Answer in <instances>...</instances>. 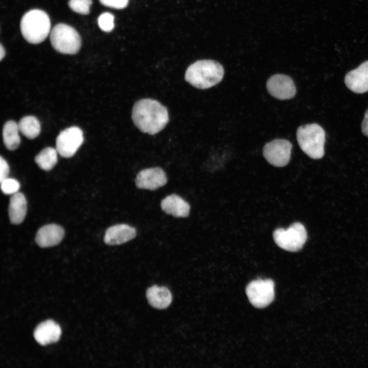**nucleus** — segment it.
<instances>
[{
    "label": "nucleus",
    "instance_id": "f257e3e1",
    "mask_svg": "<svg viewBox=\"0 0 368 368\" xmlns=\"http://www.w3.org/2000/svg\"><path fill=\"white\" fill-rule=\"evenodd\" d=\"M131 118L142 132L151 135L163 130L169 122L167 108L157 100L142 99L133 105Z\"/></svg>",
    "mask_w": 368,
    "mask_h": 368
},
{
    "label": "nucleus",
    "instance_id": "f03ea898",
    "mask_svg": "<svg viewBox=\"0 0 368 368\" xmlns=\"http://www.w3.org/2000/svg\"><path fill=\"white\" fill-rule=\"evenodd\" d=\"M224 73V68L219 62L212 60H200L187 68L185 79L194 87L204 89L219 83Z\"/></svg>",
    "mask_w": 368,
    "mask_h": 368
},
{
    "label": "nucleus",
    "instance_id": "7ed1b4c3",
    "mask_svg": "<svg viewBox=\"0 0 368 368\" xmlns=\"http://www.w3.org/2000/svg\"><path fill=\"white\" fill-rule=\"evenodd\" d=\"M20 28L22 36L28 42L38 44L50 34V19L44 11L32 9L22 16Z\"/></svg>",
    "mask_w": 368,
    "mask_h": 368
},
{
    "label": "nucleus",
    "instance_id": "20e7f679",
    "mask_svg": "<svg viewBox=\"0 0 368 368\" xmlns=\"http://www.w3.org/2000/svg\"><path fill=\"white\" fill-rule=\"evenodd\" d=\"M326 133L324 129L316 123L300 126L296 131V139L302 150L312 159H320L325 154Z\"/></svg>",
    "mask_w": 368,
    "mask_h": 368
},
{
    "label": "nucleus",
    "instance_id": "39448f33",
    "mask_svg": "<svg viewBox=\"0 0 368 368\" xmlns=\"http://www.w3.org/2000/svg\"><path fill=\"white\" fill-rule=\"evenodd\" d=\"M50 38L53 48L62 54H75L81 48V40L78 32L65 24L55 25L51 31Z\"/></svg>",
    "mask_w": 368,
    "mask_h": 368
},
{
    "label": "nucleus",
    "instance_id": "423d86ee",
    "mask_svg": "<svg viewBox=\"0 0 368 368\" xmlns=\"http://www.w3.org/2000/svg\"><path fill=\"white\" fill-rule=\"evenodd\" d=\"M273 238L276 244L280 248L295 252L304 246L307 239V234L303 224L295 222L287 229H276L273 233Z\"/></svg>",
    "mask_w": 368,
    "mask_h": 368
},
{
    "label": "nucleus",
    "instance_id": "0eeeda50",
    "mask_svg": "<svg viewBox=\"0 0 368 368\" xmlns=\"http://www.w3.org/2000/svg\"><path fill=\"white\" fill-rule=\"evenodd\" d=\"M250 303L255 307L263 308L269 305L274 297V284L270 279L251 281L246 288Z\"/></svg>",
    "mask_w": 368,
    "mask_h": 368
},
{
    "label": "nucleus",
    "instance_id": "6e6552de",
    "mask_svg": "<svg viewBox=\"0 0 368 368\" xmlns=\"http://www.w3.org/2000/svg\"><path fill=\"white\" fill-rule=\"evenodd\" d=\"M292 144L285 139H275L266 144L263 148V155L270 165L282 167L290 159Z\"/></svg>",
    "mask_w": 368,
    "mask_h": 368
},
{
    "label": "nucleus",
    "instance_id": "1a4fd4ad",
    "mask_svg": "<svg viewBox=\"0 0 368 368\" xmlns=\"http://www.w3.org/2000/svg\"><path fill=\"white\" fill-rule=\"evenodd\" d=\"M83 142V132L76 126H72L62 130L58 135L56 141V149L62 157L73 156Z\"/></svg>",
    "mask_w": 368,
    "mask_h": 368
},
{
    "label": "nucleus",
    "instance_id": "9d476101",
    "mask_svg": "<svg viewBox=\"0 0 368 368\" xmlns=\"http://www.w3.org/2000/svg\"><path fill=\"white\" fill-rule=\"evenodd\" d=\"M266 88L270 95L281 100L290 99L296 94L293 80L283 74H275L270 77L266 83Z\"/></svg>",
    "mask_w": 368,
    "mask_h": 368
},
{
    "label": "nucleus",
    "instance_id": "9b49d317",
    "mask_svg": "<svg viewBox=\"0 0 368 368\" xmlns=\"http://www.w3.org/2000/svg\"><path fill=\"white\" fill-rule=\"evenodd\" d=\"M135 181L138 188L154 191L165 186L167 182V177L162 168L153 167L141 170L137 174Z\"/></svg>",
    "mask_w": 368,
    "mask_h": 368
},
{
    "label": "nucleus",
    "instance_id": "f8f14e48",
    "mask_svg": "<svg viewBox=\"0 0 368 368\" xmlns=\"http://www.w3.org/2000/svg\"><path fill=\"white\" fill-rule=\"evenodd\" d=\"M344 80L347 87L355 93L363 94L368 91V60L349 72Z\"/></svg>",
    "mask_w": 368,
    "mask_h": 368
},
{
    "label": "nucleus",
    "instance_id": "ddd939ff",
    "mask_svg": "<svg viewBox=\"0 0 368 368\" xmlns=\"http://www.w3.org/2000/svg\"><path fill=\"white\" fill-rule=\"evenodd\" d=\"M136 229L127 224H119L109 227L105 232L104 242L108 245H120L134 239Z\"/></svg>",
    "mask_w": 368,
    "mask_h": 368
},
{
    "label": "nucleus",
    "instance_id": "4468645a",
    "mask_svg": "<svg viewBox=\"0 0 368 368\" xmlns=\"http://www.w3.org/2000/svg\"><path fill=\"white\" fill-rule=\"evenodd\" d=\"M61 334V330L56 322L51 319L39 324L34 332L35 340L41 346H46L58 341Z\"/></svg>",
    "mask_w": 368,
    "mask_h": 368
},
{
    "label": "nucleus",
    "instance_id": "2eb2a0df",
    "mask_svg": "<svg viewBox=\"0 0 368 368\" xmlns=\"http://www.w3.org/2000/svg\"><path fill=\"white\" fill-rule=\"evenodd\" d=\"M64 236V231L60 225L47 224L37 232L36 242L41 247H49L58 244Z\"/></svg>",
    "mask_w": 368,
    "mask_h": 368
},
{
    "label": "nucleus",
    "instance_id": "dca6fc26",
    "mask_svg": "<svg viewBox=\"0 0 368 368\" xmlns=\"http://www.w3.org/2000/svg\"><path fill=\"white\" fill-rule=\"evenodd\" d=\"M162 210L175 217H187L189 215V203L179 196L173 194L164 198L160 202Z\"/></svg>",
    "mask_w": 368,
    "mask_h": 368
},
{
    "label": "nucleus",
    "instance_id": "f3484780",
    "mask_svg": "<svg viewBox=\"0 0 368 368\" xmlns=\"http://www.w3.org/2000/svg\"><path fill=\"white\" fill-rule=\"evenodd\" d=\"M146 297L149 304L158 309L167 308L172 301L170 291L165 286L153 285L148 288L146 291Z\"/></svg>",
    "mask_w": 368,
    "mask_h": 368
},
{
    "label": "nucleus",
    "instance_id": "a211bd4d",
    "mask_svg": "<svg viewBox=\"0 0 368 368\" xmlns=\"http://www.w3.org/2000/svg\"><path fill=\"white\" fill-rule=\"evenodd\" d=\"M27 213V200L24 195L17 192L11 196L9 205V216L11 222L19 224L24 220Z\"/></svg>",
    "mask_w": 368,
    "mask_h": 368
},
{
    "label": "nucleus",
    "instance_id": "6ab92c4d",
    "mask_svg": "<svg viewBox=\"0 0 368 368\" xmlns=\"http://www.w3.org/2000/svg\"><path fill=\"white\" fill-rule=\"evenodd\" d=\"M19 130L18 123L14 121H7L3 128V139L4 144L9 150L16 149L20 143L19 135Z\"/></svg>",
    "mask_w": 368,
    "mask_h": 368
},
{
    "label": "nucleus",
    "instance_id": "aec40b11",
    "mask_svg": "<svg viewBox=\"0 0 368 368\" xmlns=\"http://www.w3.org/2000/svg\"><path fill=\"white\" fill-rule=\"evenodd\" d=\"M20 132L29 139L36 138L40 132V124L38 120L32 116L21 118L18 123Z\"/></svg>",
    "mask_w": 368,
    "mask_h": 368
},
{
    "label": "nucleus",
    "instance_id": "412c9836",
    "mask_svg": "<svg viewBox=\"0 0 368 368\" xmlns=\"http://www.w3.org/2000/svg\"><path fill=\"white\" fill-rule=\"evenodd\" d=\"M57 151L56 148L47 147L35 157V161L38 167L45 171L52 169L57 162Z\"/></svg>",
    "mask_w": 368,
    "mask_h": 368
},
{
    "label": "nucleus",
    "instance_id": "4be33fe9",
    "mask_svg": "<svg viewBox=\"0 0 368 368\" xmlns=\"http://www.w3.org/2000/svg\"><path fill=\"white\" fill-rule=\"evenodd\" d=\"M92 0H69L68 5L73 11L82 15L89 13Z\"/></svg>",
    "mask_w": 368,
    "mask_h": 368
},
{
    "label": "nucleus",
    "instance_id": "5701e85b",
    "mask_svg": "<svg viewBox=\"0 0 368 368\" xmlns=\"http://www.w3.org/2000/svg\"><path fill=\"white\" fill-rule=\"evenodd\" d=\"M98 24L103 31L111 32L114 27V16L109 12H104L99 16Z\"/></svg>",
    "mask_w": 368,
    "mask_h": 368
},
{
    "label": "nucleus",
    "instance_id": "b1692460",
    "mask_svg": "<svg viewBox=\"0 0 368 368\" xmlns=\"http://www.w3.org/2000/svg\"><path fill=\"white\" fill-rule=\"evenodd\" d=\"M1 190L3 193L7 195H13L18 192L20 183L19 182L12 178H7L1 182Z\"/></svg>",
    "mask_w": 368,
    "mask_h": 368
},
{
    "label": "nucleus",
    "instance_id": "393cba45",
    "mask_svg": "<svg viewBox=\"0 0 368 368\" xmlns=\"http://www.w3.org/2000/svg\"><path fill=\"white\" fill-rule=\"evenodd\" d=\"M99 2L106 7L122 9L127 7L129 0H99Z\"/></svg>",
    "mask_w": 368,
    "mask_h": 368
},
{
    "label": "nucleus",
    "instance_id": "a878e982",
    "mask_svg": "<svg viewBox=\"0 0 368 368\" xmlns=\"http://www.w3.org/2000/svg\"><path fill=\"white\" fill-rule=\"evenodd\" d=\"M9 167L7 161L2 156L0 158V181L8 177Z\"/></svg>",
    "mask_w": 368,
    "mask_h": 368
},
{
    "label": "nucleus",
    "instance_id": "bb28decb",
    "mask_svg": "<svg viewBox=\"0 0 368 368\" xmlns=\"http://www.w3.org/2000/svg\"><path fill=\"white\" fill-rule=\"evenodd\" d=\"M361 131L365 136L368 137V108L364 114V118L361 123Z\"/></svg>",
    "mask_w": 368,
    "mask_h": 368
},
{
    "label": "nucleus",
    "instance_id": "cd10ccee",
    "mask_svg": "<svg viewBox=\"0 0 368 368\" xmlns=\"http://www.w3.org/2000/svg\"><path fill=\"white\" fill-rule=\"evenodd\" d=\"M5 56V50L3 46V45L1 44L0 45V59L1 60H2V59L4 58Z\"/></svg>",
    "mask_w": 368,
    "mask_h": 368
}]
</instances>
